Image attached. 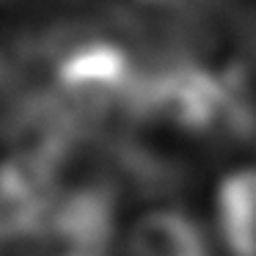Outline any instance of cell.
<instances>
[{"label":"cell","mask_w":256,"mask_h":256,"mask_svg":"<svg viewBox=\"0 0 256 256\" xmlns=\"http://www.w3.org/2000/svg\"><path fill=\"white\" fill-rule=\"evenodd\" d=\"M52 88L80 130L116 138L135 130L140 58L116 39H94L64 58Z\"/></svg>","instance_id":"1"},{"label":"cell","mask_w":256,"mask_h":256,"mask_svg":"<svg viewBox=\"0 0 256 256\" xmlns=\"http://www.w3.org/2000/svg\"><path fill=\"white\" fill-rule=\"evenodd\" d=\"M118 184H91L52 198L50 240L64 250L108 256L118 234Z\"/></svg>","instance_id":"2"},{"label":"cell","mask_w":256,"mask_h":256,"mask_svg":"<svg viewBox=\"0 0 256 256\" xmlns=\"http://www.w3.org/2000/svg\"><path fill=\"white\" fill-rule=\"evenodd\" d=\"M130 256H212L204 226L174 206H157L132 223L127 237Z\"/></svg>","instance_id":"3"},{"label":"cell","mask_w":256,"mask_h":256,"mask_svg":"<svg viewBox=\"0 0 256 256\" xmlns=\"http://www.w3.org/2000/svg\"><path fill=\"white\" fill-rule=\"evenodd\" d=\"M215 223L228 256H256V168H240L220 182Z\"/></svg>","instance_id":"4"},{"label":"cell","mask_w":256,"mask_h":256,"mask_svg":"<svg viewBox=\"0 0 256 256\" xmlns=\"http://www.w3.org/2000/svg\"><path fill=\"white\" fill-rule=\"evenodd\" d=\"M144 8H154V12H196V8L218 6L223 0H132Z\"/></svg>","instance_id":"5"},{"label":"cell","mask_w":256,"mask_h":256,"mask_svg":"<svg viewBox=\"0 0 256 256\" xmlns=\"http://www.w3.org/2000/svg\"><path fill=\"white\" fill-rule=\"evenodd\" d=\"M58 256H102V254H74V250H61Z\"/></svg>","instance_id":"6"},{"label":"cell","mask_w":256,"mask_h":256,"mask_svg":"<svg viewBox=\"0 0 256 256\" xmlns=\"http://www.w3.org/2000/svg\"><path fill=\"white\" fill-rule=\"evenodd\" d=\"M0 3H8V0H0Z\"/></svg>","instance_id":"7"}]
</instances>
